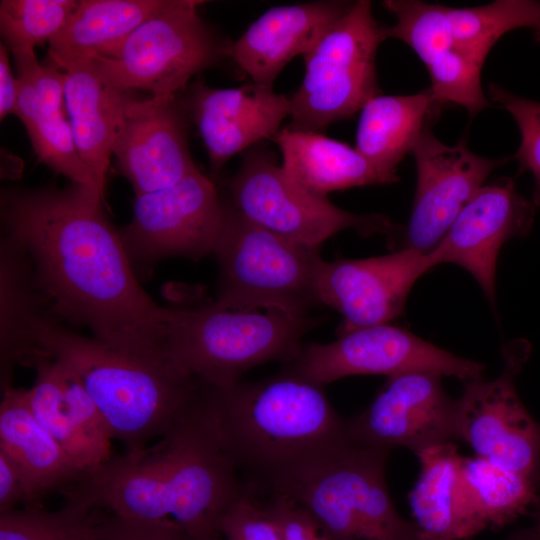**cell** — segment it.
I'll use <instances>...</instances> for the list:
<instances>
[{
  "instance_id": "cell-29",
  "label": "cell",
  "mask_w": 540,
  "mask_h": 540,
  "mask_svg": "<svg viewBox=\"0 0 540 540\" xmlns=\"http://www.w3.org/2000/svg\"><path fill=\"white\" fill-rule=\"evenodd\" d=\"M436 105L429 88L373 97L360 110L356 150L380 173L398 181L396 167L412 152Z\"/></svg>"
},
{
  "instance_id": "cell-7",
  "label": "cell",
  "mask_w": 540,
  "mask_h": 540,
  "mask_svg": "<svg viewBox=\"0 0 540 540\" xmlns=\"http://www.w3.org/2000/svg\"><path fill=\"white\" fill-rule=\"evenodd\" d=\"M213 254L219 264L214 305L233 311L278 310L294 316L319 303V248L275 234L249 220L231 202Z\"/></svg>"
},
{
  "instance_id": "cell-32",
  "label": "cell",
  "mask_w": 540,
  "mask_h": 540,
  "mask_svg": "<svg viewBox=\"0 0 540 540\" xmlns=\"http://www.w3.org/2000/svg\"><path fill=\"white\" fill-rule=\"evenodd\" d=\"M446 13L457 50L479 68L492 46L510 30L530 28L540 42L537 1L498 0L477 7H446Z\"/></svg>"
},
{
  "instance_id": "cell-18",
  "label": "cell",
  "mask_w": 540,
  "mask_h": 540,
  "mask_svg": "<svg viewBox=\"0 0 540 540\" xmlns=\"http://www.w3.org/2000/svg\"><path fill=\"white\" fill-rule=\"evenodd\" d=\"M184 109L175 96L128 95L113 155L136 196L169 187L198 169L189 152Z\"/></svg>"
},
{
  "instance_id": "cell-34",
  "label": "cell",
  "mask_w": 540,
  "mask_h": 540,
  "mask_svg": "<svg viewBox=\"0 0 540 540\" xmlns=\"http://www.w3.org/2000/svg\"><path fill=\"white\" fill-rule=\"evenodd\" d=\"M77 5L75 0H1L0 31L15 64L36 60L35 47L63 29Z\"/></svg>"
},
{
  "instance_id": "cell-15",
  "label": "cell",
  "mask_w": 540,
  "mask_h": 540,
  "mask_svg": "<svg viewBox=\"0 0 540 540\" xmlns=\"http://www.w3.org/2000/svg\"><path fill=\"white\" fill-rule=\"evenodd\" d=\"M411 153L416 163L417 184L403 248L428 253L491 172L509 158L479 156L468 149L464 140L446 145L433 135L428 125Z\"/></svg>"
},
{
  "instance_id": "cell-33",
  "label": "cell",
  "mask_w": 540,
  "mask_h": 540,
  "mask_svg": "<svg viewBox=\"0 0 540 540\" xmlns=\"http://www.w3.org/2000/svg\"><path fill=\"white\" fill-rule=\"evenodd\" d=\"M110 513L77 501L0 512V540H102Z\"/></svg>"
},
{
  "instance_id": "cell-1",
  "label": "cell",
  "mask_w": 540,
  "mask_h": 540,
  "mask_svg": "<svg viewBox=\"0 0 540 540\" xmlns=\"http://www.w3.org/2000/svg\"><path fill=\"white\" fill-rule=\"evenodd\" d=\"M96 189H5L4 235L28 254L49 314L82 325L92 337L123 351L167 355L165 316L141 287L119 230Z\"/></svg>"
},
{
  "instance_id": "cell-23",
  "label": "cell",
  "mask_w": 540,
  "mask_h": 540,
  "mask_svg": "<svg viewBox=\"0 0 540 540\" xmlns=\"http://www.w3.org/2000/svg\"><path fill=\"white\" fill-rule=\"evenodd\" d=\"M50 64L64 74V99L75 146L104 194L106 173L123 123L128 94L107 81L89 58Z\"/></svg>"
},
{
  "instance_id": "cell-12",
  "label": "cell",
  "mask_w": 540,
  "mask_h": 540,
  "mask_svg": "<svg viewBox=\"0 0 540 540\" xmlns=\"http://www.w3.org/2000/svg\"><path fill=\"white\" fill-rule=\"evenodd\" d=\"M529 355L526 342L503 351L504 368L490 381H467L457 399L459 440L478 457L540 481V424L529 414L515 387V377Z\"/></svg>"
},
{
  "instance_id": "cell-27",
  "label": "cell",
  "mask_w": 540,
  "mask_h": 540,
  "mask_svg": "<svg viewBox=\"0 0 540 540\" xmlns=\"http://www.w3.org/2000/svg\"><path fill=\"white\" fill-rule=\"evenodd\" d=\"M50 315L24 248L3 235L0 245V385L13 387L16 365L27 364L33 349L32 330Z\"/></svg>"
},
{
  "instance_id": "cell-37",
  "label": "cell",
  "mask_w": 540,
  "mask_h": 540,
  "mask_svg": "<svg viewBox=\"0 0 540 540\" xmlns=\"http://www.w3.org/2000/svg\"><path fill=\"white\" fill-rule=\"evenodd\" d=\"M259 493L278 529L280 540H333L313 516L287 494L277 491Z\"/></svg>"
},
{
  "instance_id": "cell-5",
  "label": "cell",
  "mask_w": 540,
  "mask_h": 540,
  "mask_svg": "<svg viewBox=\"0 0 540 540\" xmlns=\"http://www.w3.org/2000/svg\"><path fill=\"white\" fill-rule=\"evenodd\" d=\"M390 451L350 437L268 491L293 498L333 540H421L415 523L398 513L390 497Z\"/></svg>"
},
{
  "instance_id": "cell-36",
  "label": "cell",
  "mask_w": 540,
  "mask_h": 540,
  "mask_svg": "<svg viewBox=\"0 0 540 540\" xmlns=\"http://www.w3.org/2000/svg\"><path fill=\"white\" fill-rule=\"evenodd\" d=\"M218 530L223 540H280L263 497L247 483L222 516Z\"/></svg>"
},
{
  "instance_id": "cell-10",
  "label": "cell",
  "mask_w": 540,
  "mask_h": 540,
  "mask_svg": "<svg viewBox=\"0 0 540 540\" xmlns=\"http://www.w3.org/2000/svg\"><path fill=\"white\" fill-rule=\"evenodd\" d=\"M231 203L255 224L294 242L319 248L340 231L363 236L394 230L383 214H354L295 183L258 144L245 150L237 172L224 181Z\"/></svg>"
},
{
  "instance_id": "cell-31",
  "label": "cell",
  "mask_w": 540,
  "mask_h": 540,
  "mask_svg": "<svg viewBox=\"0 0 540 540\" xmlns=\"http://www.w3.org/2000/svg\"><path fill=\"white\" fill-rule=\"evenodd\" d=\"M30 367L36 371L33 385L26 389L28 405L38 422L56 439L85 473L111 459L82 431L67 403L58 364L39 357Z\"/></svg>"
},
{
  "instance_id": "cell-41",
  "label": "cell",
  "mask_w": 540,
  "mask_h": 540,
  "mask_svg": "<svg viewBox=\"0 0 540 540\" xmlns=\"http://www.w3.org/2000/svg\"><path fill=\"white\" fill-rule=\"evenodd\" d=\"M532 510L534 518L533 524L513 532L507 540H540V496Z\"/></svg>"
},
{
  "instance_id": "cell-26",
  "label": "cell",
  "mask_w": 540,
  "mask_h": 540,
  "mask_svg": "<svg viewBox=\"0 0 540 540\" xmlns=\"http://www.w3.org/2000/svg\"><path fill=\"white\" fill-rule=\"evenodd\" d=\"M281 167L295 183L316 195L353 187L393 183L354 147L319 132L283 127L274 137Z\"/></svg>"
},
{
  "instance_id": "cell-22",
  "label": "cell",
  "mask_w": 540,
  "mask_h": 540,
  "mask_svg": "<svg viewBox=\"0 0 540 540\" xmlns=\"http://www.w3.org/2000/svg\"><path fill=\"white\" fill-rule=\"evenodd\" d=\"M14 114L24 124L39 162L72 183L92 187L104 198L95 175L80 158L64 99V74L37 60L17 64Z\"/></svg>"
},
{
  "instance_id": "cell-14",
  "label": "cell",
  "mask_w": 540,
  "mask_h": 540,
  "mask_svg": "<svg viewBox=\"0 0 540 540\" xmlns=\"http://www.w3.org/2000/svg\"><path fill=\"white\" fill-rule=\"evenodd\" d=\"M442 375L416 371L388 377L370 406L347 419L360 442L419 453L459 440L457 399L444 390Z\"/></svg>"
},
{
  "instance_id": "cell-20",
  "label": "cell",
  "mask_w": 540,
  "mask_h": 540,
  "mask_svg": "<svg viewBox=\"0 0 540 540\" xmlns=\"http://www.w3.org/2000/svg\"><path fill=\"white\" fill-rule=\"evenodd\" d=\"M382 5L396 18L386 27L387 38L403 41L420 57L437 104H458L470 116L490 107L481 86V68L457 50L445 6L418 0H385Z\"/></svg>"
},
{
  "instance_id": "cell-11",
  "label": "cell",
  "mask_w": 540,
  "mask_h": 540,
  "mask_svg": "<svg viewBox=\"0 0 540 540\" xmlns=\"http://www.w3.org/2000/svg\"><path fill=\"white\" fill-rule=\"evenodd\" d=\"M288 368L324 386L352 375L426 371L465 382L482 378L484 365L439 348L410 331L386 324L339 334L330 343L302 345Z\"/></svg>"
},
{
  "instance_id": "cell-17",
  "label": "cell",
  "mask_w": 540,
  "mask_h": 540,
  "mask_svg": "<svg viewBox=\"0 0 540 540\" xmlns=\"http://www.w3.org/2000/svg\"><path fill=\"white\" fill-rule=\"evenodd\" d=\"M535 204L520 195L512 179L483 185L463 207L441 241L427 253L431 267L453 263L467 270L491 303L495 300L497 257L502 245L531 230Z\"/></svg>"
},
{
  "instance_id": "cell-35",
  "label": "cell",
  "mask_w": 540,
  "mask_h": 540,
  "mask_svg": "<svg viewBox=\"0 0 540 540\" xmlns=\"http://www.w3.org/2000/svg\"><path fill=\"white\" fill-rule=\"evenodd\" d=\"M488 95L507 110L518 125L521 142L515 158L520 172L527 170L533 174V203L540 207V102L517 96L495 83L489 85Z\"/></svg>"
},
{
  "instance_id": "cell-2",
  "label": "cell",
  "mask_w": 540,
  "mask_h": 540,
  "mask_svg": "<svg viewBox=\"0 0 540 540\" xmlns=\"http://www.w3.org/2000/svg\"><path fill=\"white\" fill-rule=\"evenodd\" d=\"M245 489L205 401L152 445L112 456L59 492L114 516L172 520L205 540H223L219 522Z\"/></svg>"
},
{
  "instance_id": "cell-3",
  "label": "cell",
  "mask_w": 540,
  "mask_h": 540,
  "mask_svg": "<svg viewBox=\"0 0 540 540\" xmlns=\"http://www.w3.org/2000/svg\"><path fill=\"white\" fill-rule=\"evenodd\" d=\"M205 401L219 438L245 483L265 492L345 443L347 419L323 386L286 368L270 378L217 388Z\"/></svg>"
},
{
  "instance_id": "cell-40",
  "label": "cell",
  "mask_w": 540,
  "mask_h": 540,
  "mask_svg": "<svg viewBox=\"0 0 540 540\" xmlns=\"http://www.w3.org/2000/svg\"><path fill=\"white\" fill-rule=\"evenodd\" d=\"M18 98V81L11 71L7 47L0 45V119L14 114Z\"/></svg>"
},
{
  "instance_id": "cell-4",
  "label": "cell",
  "mask_w": 540,
  "mask_h": 540,
  "mask_svg": "<svg viewBox=\"0 0 540 540\" xmlns=\"http://www.w3.org/2000/svg\"><path fill=\"white\" fill-rule=\"evenodd\" d=\"M36 358L70 368L97 406L113 439L126 451L165 435L199 401L204 383L169 355L149 356L80 335L50 315L32 331Z\"/></svg>"
},
{
  "instance_id": "cell-28",
  "label": "cell",
  "mask_w": 540,
  "mask_h": 540,
  "mask_svg": "<svg viewBox=\"0 0 540 540\" xmlns=\"http://www.w3.org/2000/svg\"><path fill=\"white\" fill-rule=\"evenodd\" d=\"M169 0H81L65 27L48 43L49 61L114 58L128 37Z\"/></svg>"
},
{
  "instance_id": "cell-8",
  "label": "cell",
  "mask_w": 540,
  "mask_h": 540,
  "mask_svg": "<svg viewBox=\"0 0 540 540\" xmlns=\"http://www.w3.org/2000/svg\"><path fill=\"white\" fill-rule=\"evenodd\" d=\"M386 26L359 0L303 56L305 73L291 103V129L319 132L349 118L380 95L376 53Z\"/></svg>"
},
{
  "instance_id": "cell-21",
  "label": "cell",
  "mask_w": 540,
  "mask_h": 540,
  "mask_svg": "<svg viewBox=\"0 0 540 540\" xmlns=\"http://www.w3.org/2000/svg\"><path fill=\"white\" fill-rule=\"evenodd\" d=\"M354 2L322 0L265 11L228 48L227 56L253 82L272 86L297 55H305Z\"/></svg>"
},
{
  "instance_id": "cell-9",
  "label": "cell",
  "mask_w": 540,
  "mask_h": 540,
  "mask_svg": "<svg viewBox=\"0 0 540 540\" xmlns=\"http://www.w3.org/2000/svg\"><path fill=\"white\" fill-rule=\"evenodd\" d=\"M203 3L169 0L128 37L116 57L89 59L124 92L143 89L155 97H173L193 75L227 56L231 44L199 16Z\"/></svg>"
},
{
  "instance_id": "cell-6",
  "label": "cell",
  "mask_w": 540,
  "mask_h": 540,
  "mask_svg": "<svg viewBox=\"0 0 540 540\" xmlns=\"http://www.w3.org/2000/svg\"><path fill=\"white\" fill-rule=\"evenodd\" d=\"M307 316L278 310L233 311L212 304L169 309L165 316V351L201 382L232 386L252 367L271 360L289 362L314 325Z\"/></svg>"
},
{
  "instance_id": "cell-16",
  "label": "cell",
  "mask_w": 540,
  "mask_h": 540,
  "mask_svg": "<svg viewBox=\"0 0 540 540\" xmlns=\"http://www.w3.org/2000/svg\"><path fill=\"white\" fill-rule=\"evenodd\" d=\"M430 269L427 253L412 248L366 259H322L318 301L343 316L339 334L386 324L402 314L413 284Z\"/></svg>"
},
{
  "instance_id": "cell-13",
  "label": "cell",
  "mask_w": 540,
  "mask_h": 540,
  "mask_svg": "<svg viewBox=\"0 0 540 540\" xmlns=\"http://www.w3.org/2000/svg\"><path fill=\"white\" fill-rule=\"evenodd\" d=\"M224 203L199 169L177 183L136 196L131 222L119 230L132 265L168 257L198 261L213 253Z\"/></svg>"
},
{
  "instance_id": "cell-19",
  "label": "cell",
  "mask_w": 540,
  "mask_h": 540,
  "mask_svg": "<svg viewBox=\"0 0 540 540\" xmlns=\"http://www.w3.org/2000/svg\"><path fill=\"white\" fill-rule=\"evenodd\" d=\"M184 107L199 130L213 174L235 154L273 140L291 113L289 97L255 82L227 89L195 83Z\"/></svg>"
},
{
  "instance_id": "cell-30",
  "label": "cell",
  "mask_w": 540,
  "mask_h": 540,
  "mask_svg": "<svg viewBox=\"0 0 540 540\" xmlns=\"http://www.w3.org/2000/svg\"><path fill=\"white\" fill-rule=\"evenodd\" d=\"M461 479L482 528L503 526L532 509L537 484L482 457H463Z\"/></svg>"
},
{
  "instance_id": "cell-39",
  "label": "cell",
  "mask_w": 540,
  "mask_h": 540,
  "mask_svg": "<svg viewBox=\"0 0 540 540\" xmlns=\"http://www.w3.org/2000/svg\"><path fill=\"white\" fill-rule=\"evenodd\" d=\"M26 493L21 474L13 460L0 449V512L25 505Z\"/></svg>"
},
{
  "instance_id": "cell-24",
  "label": "cell",
  "mask_w": 540,
  "mask_h": 540,
  "mask_svg": "<svg viewBox=\"0 0 540 540\" xmlns=\"http://www.w3.org/2000/svg\"><path fill=\"white\" fill-rule=\"evenodd\" d=\"M0 449L21 474L25 507H43L42 500L48 493L61 490L85 474L35 418L23 388L11 387L2 392Z\"/></svg>"
},
{
  "instance_id": "cell-25",
  "label": "cell",
  "mask_w": 540,
  "mask_h": 540,
  "mask_svg": "<svg viewBox=\"0 0 540 540\" xmlns=\"http://www.w3.org/2000/svg\"><path fill=\"white\" fill-rule=\"evenodd\" d=\"M420 476L409 501L421 540H463L483 528L471 509L461 479L462 456L454 442L416 454Z\"/></svg>"
},
{
  "instance_id": "cell-38",
  "label": "cell",
  "mask_w": 540,
  "mask_h": 540,
  "mask_svg": "<svg viewBox=\"0 0 540 540\" xmlns=\"http://www.w3.org/2000/svg\"><path fill=\"white\" fill-rule=\"evenodd\" d=\"M102 540H205L172 520L139 521L110 515Z\"/></svg>"
}]
</instances>
